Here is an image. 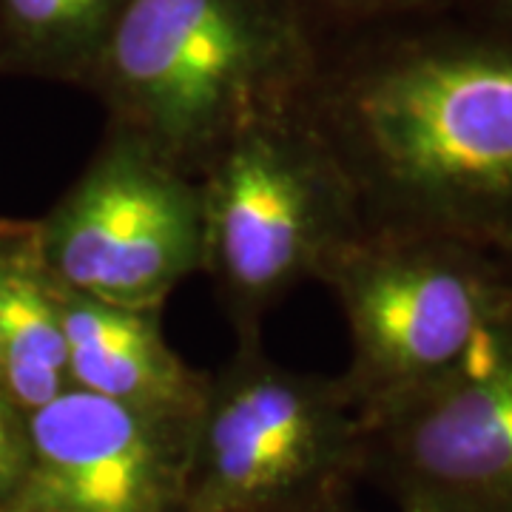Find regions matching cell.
<instances>
[{
    "label": "cell",
    "instance_id": "1",
    "mask_svg": "<svg viewBox=\"0 0 512 512\" xmlns=\"http://www.w3.org/2000/svg\"><path fill=\"white\" fill-rule=\"evenodd\" d=\"M308 114L365 231L512 256V35L461 3L325 35Z\"/></svg>",
    "mask_w": 512,
    "mask_h": 512
},
{
    "label": "cell",
    "instance_id": "2",
    "mask_svg": "<svg viewBox=\"0 0 512 512\" xmlns=\"http://www.w3.org/2000/svg\"><path fill=\"white\" fill-rule=\"evenodd\" d=\"M322 40L302 0H128L86 92L200 180L245 128L308 106Z\"/></svg>",
    "mask_w": 512,
    "mask_h": 512
},
{
    "label": "cell",
    "instance_id": "3",
    "mask_svg": "<svg viewBox=\"0 0 512 512\" xmlns=\"http://www.w3.org/2000/svg\"><path fill=\"white\" fill-rule=\"evenodd\" d=\"M205 259L239 342L365 234L356 191L308 106L245 128L202 171Z\"/></svg>",
    "mask_w": 512,
    "mask_h": 512
},
{
    "label": "cell",
    "instance_id": "4",
    "mask_svg": "<svg viewBox=\"0 0 512 512\" xmlns=\"http://www.w3.org/2000/svg\"><path fill=\"white\" fill-rule=\"evenodd\" d=\"M319 282L345 313L339 382L359 416L447 376L512 319V256L464 239L365 231Z\"/></svg>",
    "mask_w": 512,
    "mask_h": 512
},
{
    "label": "cell",
    "instance_id": "5",
    "mask_svg": "<svg viewBox=\"0 0 512 512\" xmlns=\"http://www.w3.org/2000/svg\"><path fill=\"white\" fill-rule=\"evenodd\" d=\"M362 473V419L339 376L296 373L239 342L208 373L183 512H339Z\"/></svg>",
    "mask_w": 512,
    "mask_h": 512
},
{
    "label": "cell",
    "instance_id": "6",
    "mask_svg": "<svg viewBox=\"0 0 512 512\" xmlns=\"http://www.w3.org/2000/svg\"><path fill=\"white\" fill-rule=\"evenodd\" d=\"M37 231L60 291L163 311L183 279L202 274V185L143 143L106 128L83 174Z\"/></svg>",
    "mask_w": 512,
    "mask_h": 512
},
{
    "label": "cell",
    "instance_id": "7",
    "mask_svg": "<svg viewBox=\"0 0 512 512\" xmlns=\"http://www.w3.org/2000/svg\"><path fill=\"white\" fill-rule=\"evenodd\" d=\"M362 419V473L399 512H512V319L447 376Z\"/></svg>",
    "mask_w": 512,
    "mask_h": 512
},
{
    "label": "cell",
    "instance_id": "8",
    "mask_svg": "<svg viewBox=\"0 0 512 512\" xmlns=\"http://www.w3.org/2000/svg\"><path fill=\"white\" fill-rule=\"evenodd\" d=\"M194 421L69 387L26 416V467L3 504L35 512H183Z\"/></svg>",
    "mask_w": 512,
    "mask_h": 512
},
{
    "label": "cell",
    "instance_id": "9",
    "mask_svg": "<svg viewBox=\"0 0 512 512\" xmlns=\"http://www.w3.org/2000/svg\"><path fill=\"white\" fill-rule=\"evenodd\" d=\"M69 387L171 419H197L208 373L165 342L160 311L60 291Z\"/></svg>",
    "mask_w": 512,
    "mask_h": 512
},
{
    "label": "cell",
    "instance_id": "10",
    "mask_svg": "<svg viewBox=\"0 0 512 512\" xmlns=\"http://www.w3.org/2000/svg\"><path fill=\"white\" fill-rule=\"evenodd\" d=\"M0 390L23 416L69 390L60 288L37 222L0 225Z\"/></svg>",
    "mask_w": 512,
    "mask_h": 512
},
{
    "label": "cell",
    "instance_id": "11",
    "mask_svg": "<svg viewBox=\"0 0 512 512\" xmlns=\"http://www.w3.org/2000/svg\"><path fill=\"white\" fill-rule=\"evenodd\" d=\"M128 0H0L9 69L86 89Z\"/></svg>",
    "mask_w": 512,
    "mask_h": 512
},
{
    "label": "cell",
    "instance_id": "12",
    "mask_svg": "<svg viewBox=\"0 0 512 512\" xmlns=\"http://www.w3.org/2000/svg\"><path fill=\"white\" fill-rule=\"evenodd\" d=\"M322 37L450 9L458 0H302Z\"/></svg>",
    "mask_w": 512,
    "mask_h": 512
},
{
    "label": "cell",
    "instance_id": "13",
    "mask_svg": "<svg viewBox=\"0 0 512 512\" xmlns=\"http://www.w3.org/2000/svg\"><path fill=\"white\" fill-rule=\"evenodd\" d=\"M26 467V416L0 390V504L18 490Z\"/></svg>",
    "mask_w": 512,
    "mask_h": 512
},
{
    "label": "cell",
    "instance_id": "14",
    "mask_svg": "<svg viewBox=\"0 0 512 512\" xmlns=\"http://www.w3.org/2000/svg\"><path fill=\"white\" fill-rule=\"evenodd\" d=\"M458 3L481 20H487V23H493V26L512 35V0H458Z\"/></svg>",
    "mask_w": 512,
    "mask_h": 512
},
{
    "label": "cell",
    "instance_id": "15",
    "mask_svg": "<svg viewBox=\"0 0 512 512\" xmlns=\"http://www.w3.org/2000/svg\"><path fill=\"white\" fill-rule=\"evenodd\" d=\"M0 69H9V60H6V43H3V29H0Z\"/></svg>",
    "mask_w": 512,
    "mask_h": 512
},
{
    "label": "cell",
    "instance_id": "16",
    "mask_svg": "<svg viewBox=\"0 0 512 512\" xmlns=\"http://www.w3.org/2000/svg\"><path fill=\"white\" fill-rule=\"evenodd\" d=\"M0 512H35V510H23V507H15V504H0Z\"/></svg>",
    "mask_w": 512,
    "mask_h": 512
}]
</instances>
